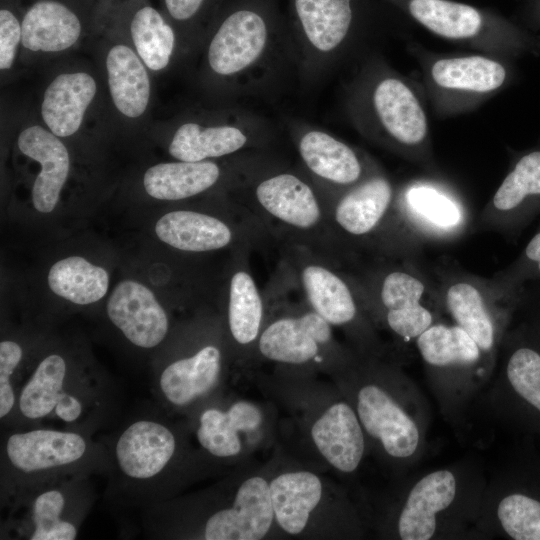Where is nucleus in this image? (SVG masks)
Here are the masks:
<instances>
[{
	"label": "nucleus",
	"mask_w": 540,
	"mask_h": 540,
	"mask_svg": "<svg viewBox=\"0 0 540 540\" xmlns=\"http://www.w3.org/2000/svg\"><path fill=\"white\" fill-rule=\"evenodd\" d=\"M354 407L368 446L397 471L422 456L430 410L417 385L382 357L359 355L334 375Z\"/></svg>",
	"instance_id": "nucleus-1"
},
{
	"label": "nucleus",
	"mask_w": 540,
	"mask_h": 540,
	"mask_svg": "<svg viewBox=\"0 0 540 540\" xmlns=\"http://www.w3.org/2000/svg\"><path fill=\"white\" fill-rule=\"evenodd\" d=\"M487 482L471 461L422 475L393 502L383 525L385 535L400 540L473 536Z\"/></svg>",
	"instance_id": "nucleus-2"
},
{
	"label": "nucleus",
	"mask_w": 540,
	"mask_h": 540,
	"mask_svg": "<svg viewBox=\"0 0 540 540\" xmlns=\"http://www.w3.org/2000/svg\"><path fill=\"white\" fill-rule=\"evenodd\" d=\"M242 185L244 208L269 236L347 262L333 235L325 197L309 175L261 165Z\"/></svg>",
	"instance_id": "nucleus-3"
},
{
	"label": "nucleus",
	"mask_w": 540,
	"mask_h": 540,
	"mask_svg": "<svg viewBox=\"0 0 540 540\" xmlns=\"http://www.w3.org/2000/svg\"><path fill=\"white\" fill-rule=\"evenodd\" d=\"M263 294L266 318L255 357L285 368L323 369L333 375L357 358L354 349L336 340L334 328L308 306L301 293L300 300L291 299L290 278L282 262Z\"/></svg>",
	"instance_id": "nucleus-4"
},
{
	"label": "nucleus",
	"mask_w": 540,
	"mask_h": 540,
	"mask_svg": "<svg viewBox=\"0 0 540 540\" xmlns=\"http://www.w3.org/2000/svg\"><path fill=\"white\" fill-rule=\"evenodd\" d=\"M289 40L277 0H230L209 37L206 65L215 78L245 88L265 79Z\"/></svg>",
	"instance_id": "nucleus-5"
},
{
	"label": "nucleus",
	"mask_w": 540,
	"mask_h": 540,
	"mask_svg": "<svg viewBox=\"0 0 540 540\" xmlns=\"http://www.w3.org/2000/svg\"><path fill=\"white\" fill-rule=\"evenodd\" d=\"M349 108L358 129L372 141L415 162L431 157L425 109L402 76L371 67L354 84Z\"/></svg>",
	"instance_id": "nucleus-6"
},
{
	"label": "nucleus",
	"mask_w": 540,
	"mask_h": 540,
	"mask_svg": "<svg viewBox=\"0 0 540 540\" xmlns=\"http://www.w3.org/2000/svg\"><path fill=\"white\" fill-rule=\"evenodd\" d=\"M288 267L308 306L333 328L341 329L362 356L382 357L383 348L357 283L343 264L307 247L283 243Z\"/></svg>",
	"instance_id": "nucleus-7"
},
{
	"label": "nucleus",
	"mask_w": 540,
	"mask_h": 540,
	"mask_svg": "<svg viewBox=\"0 0 540 540\" xmlns=\"http://www.w3.org/2000/svg\"><path fill=\"white\" fill-rule=\"evenodd\" d=\"M375 265L351 272L366 310L377 329L404 342L415 341L437 321L441 308L437 290L407 262L380 255Z\"/></svg>",
	"instance_id": "nucleus-8"
},
{
	"label": "nucleus",
	"mask_w": 540,
	"mask_h": 540,
	"mask_svg": "<svg viewBox=\"0 0 540 540\" xmlns=\"http://www.w3.org/2000/svg\"><path fill=\"white\" fill-rule=\"evenodd\" d=\"M415 345L443 413L457 419L494 369L476 342L454 323L437 320L416 338Z\"/></svg>",
	"instance_id": "nucleus-9"
},
{
	"label": "nucleus",
	"mask_w": 540,
	"mask_h": 540,
	"mask_svg": "<svg viewBox=\"0 0 540 540\" xmlns=\"http://www.w3.org/2000/svg\"><path fill=\"white\" fill-rule=\"evenodd\" d=\"M396 194L391 180L377 167L351 187L323 193L333 235L348 261L358 247L379 249L391 222Z\"/></svg>",
	"instance_id": "nucleus-10"
},
{
	"label": "nucleus",
	"mask_w": 540,
	"mask_h": 540,
	"mask_svg": "<svg viewBox=\"0 0 540 540\" xmlns=\"http://www.w3.org/2000/svg\"><path fill=\"white\" fill-rule=\"evenodd\" d=\"M438 286L441 308L476 342L495 370L507 320L503 285L496 278L451 271Z\"/></svg>",
	"instance_id": "nucleus-11"
},
{
	"label": "nucleus",
	"mask_w": 540,
	"mask_h": 540,
	"mask_svg": "<svg viewBox=\"0 0 540 540\" xmlns=\"http://www.w3.org/2000/svg\"><path fill=\"white\" fill-rule=\"evenodd\" d=\"M359 0H289L290 41L307 72L331 64L351 41L359 22Z\"/></svg>",
	"instance_id": "nucleus-12"
},
{
	"label": "nucleus",
	"mask_w": 540,
	"mask_h": 540,
	"mask_svg": "<svg viewBox=\"0 0 540 540\" xmlns=\"http://www.w3.org/2000/svg\"><path fill=\"white\" fill-rule=\"evenodd\" d=\"M424 78L436 111L452 115L494 95L506 82V67L488 54L437 56L424 64Z\"/></svg>",
	"instance_id": "nucleus-13"
},
{
	"label": "nucleus",
	"mask_w": 540,
	"mask_h": 540,
	"mask_svg": "<svg viewBox=\"0 0 540 540\" xmlns=\"http://www.w3.org/2000/svg\"><path fill=\"white\" fill-rule=\"evenodd\" d=\"M433 34L496 56L504 49L506 28L496 17L452 0H386Z\"/></svg>",
	"instance_id": "nucleus-14"
},
{
	"label": "nucleus",
	"mask_w": 540,
	"mask_h": 540,
	"mask_svg": "<svg viewBox=\"0 0 540 540\" xmlns=\"http://www.w3.org/2000/svg\"><path fill=\"white\" fill-rule=\"evenodd\" d=\"M158 238L184 252L205 253L231 246H262L268 232L257 220L235 225L214 215L193 210H175L164 214L155 225Z\"/></svg>",
	"instance_id": "nucleus-15"
},
{
	"label": "nucleus",
	"mask_w": 540,
	"mask_h": 540,
	"mask_svg": "<svg viewBox=\"0 0 540 540\" xmlns=\"http://www.w3.org/2000/svg\"><path fill=\"white\" fill-rule=\"evenodd\" d=\"M467 214L460 201L430 185H412L396 194L386 244L398 248L399 230H412L424 237L448 239L466 226Z\"/></svg>",
	"instance_id": "nucleus-16"
},
{
	"label": "nucleus",
	"mask_w": 540,
	"mask_h": 540,
	"mask_svg": "<svg viewBox=\"0 0 540 540\" xmlns=\"http://www.w3.org/2000/svg\"><path fill=\"white\" fill-rule=\"evenodd\" d=\"M295 145L307 174L323 193L351 187L376 168L359 150L318 128L299 129Z\"/></svg>",
	"instance_id": "nucleus-17"
},
{
	"label": "nucleus",
	"mask_w": 540,
	"mask_h": 540,
	"mask_svg": "<svg viewBox=\"0 0 540 540\" xmlns=\"http://www.w3.org/2000/svg\"><path fill=\"white\" fill-rule=\"evenodd\" d=\"M308 432L318 454L343 474L354 473L369 448L357 413L341 391L314 413Z\"/></svg>",
	"instance_id": "nucleus-18"
},
{
	"label": "nucleus",
	"mask_w": 540,
	"mask_h": 540,
	"mask_svg": "<svg viewBox=\"0 0 540 540\" xmlns=\"http://www.w3.org/2000/svg\"><path fill=\"white\" fill-rule=\"evenodd\" d=\"M270 480L262 475L247 477L232 501L212 513L203 526L205 540H259L275 523L270 497Z\"/></svg>",
	"instance_id": "nucleus-19"
},
{
	"label": "nucleus",
	"mask_w": 540,
	"mask_h": 540,
	"mask_svg": "<svg viewBox=\"0 0 540 540\" xmlns=\"http://www.w3.org/2000/svg\"><path fill=\"white\" fill-rule=\"evenodd\" d=\"M262 140L259 126L247 116L221 123L186 121L174 131L168 151L176 160L200 162L255 148Z\"/></svg>",
	"instance_id": "nucleus-20"
},
{
	"label": "nucleus",
	"mask_w": 540,
	"mask_h": 540,
	"mask_svg": "<svg viewBox=\"0 0 540 540\" xmlns=\"http://www.w3.org/2000/svg\"><path fill=\"white\" fill-rule=\"evenodd\" d=\"M250 251L251 248L236 251L227 291L228 333L237 350L243 352L244 359L255 357L266 318L264 294L249 266Z\"/></svg>",
	"instance_id": "nucleus-21"
},
{
	"label": "nucleus",
	"mask_w": 540,
	"mask_h": 540,
	"mask_svg": "<svg viewBox=\"0 0 540 540\" xmlns=\"http://www.w3.org/2000/svg\"><path fill=\"white\" fill-rule=\"evenodd\" d=\"M107 314L124 336L138 347H155L168 332L167 314L153 292L133 280L121 281L114 288L107 303Z\"/></svg>",
	"instance_id": "nucleus-22"
},
{
	"label": "nucleus",
	"mask_w": 540,
	"mask_h": 540,
	"mask_svg": "<svg viewBox=\"0 0 540 540\" xmlns=\"http://www.w3.org/2000/svg\"><path fill=\"white\" fill-rule=\"evenodd\" d=\"M261 407L249 400H236L227 408L202 411L196 430L201 447L217 458H235L245 449L244 440L261 436L265 424Z\"/></svg>",
	"instance_id": "nucleus-23"
},
{
	"label": "nucleus",
	"mask_w": 540,
	"mask_h": 540,
	"mask_svg": "<svg viewBox=\"0 0 540 540\" xmlns=\"http://www.w3.org/2000/svg\"><path fill=\"white\" fill-rule=\"evenodd\" d=\"M176 438L164 424L138 420L119 436L115 454L122 473L136 480H147L161 473L176 452Z\"/></svg>",
	"instance_id": "nucleus-24"
},
{
	"label": "nucleus",
	"mask_w": 540,
	"mask_h": 540,
	"mask_svg": "<svg viewBox=\"0 0 540 540\" xmlns=\"http://www.w3.org/2000/svg\"><path fill=\"white\" fill-rule=\"evenodd\" d=\"M86 449V441L81 435L53 429L14 433L8 438L5 448L10 464L24 473L76 463Z\"/></svg>",
	"instance_id": "nucleus-25"
},
{
	"label": "nucleus",
	"mask_w": 540,
	"mask_h": 540,
	"mask_svg": "<svg viewBox=\"0 0 540 540\" xmlns=\"http://www.w3.org/2000/svg\"><path fill=\"white\" fill-rule=\"evenodd\" d=\"M17 145L24 155L41 166L32 189L35 209L42 213L53 211L69 175L67 147L58 136L41 125L24 128L18 136Z\"/></svg>",
	"instance_id": "nucleus-26"
},
{
	"label": "nucleus",
	"mask_w": 540,
	"mask_h": 540,
	"mask_svg": "<svg viewBox=\"0 0 540 540\" xmlns=\"http://www.w3.org/2000/svg\"><path fill=\"white\" fill-rule=\"evenodd\" d=\"M269 484L276 525L287 535H302L325 499L323 480L308 470H290Z\"/></svg>",
	"instance_id": "nucleus-27"
},
{
	"label": "nucleus",
	"mask_w": 540,
	"mask_h": 540,
	"mask_svg": "<svg viewBox=\"0 0 540 540\" xmlns=\"http://www.w3.org/2000/svg\"><path fill=\"white\" fill-rule=\"evenodd\" d=\"M96 92L97 83L87 72L57 75L43 94L41 117L44 124L59 138L72 136L80 129Z\"/></svg>",
	"instance_id": "nucleus-28"
},
{
	"label": "nucleus",
	"mask_w": 540,
	"mask_h": 540,
	"mask_svg": "<svg viewBox=\"0 0 540 540\" xmlns=\"http://www.w3.org/2000/svg\"><path fill=\"white\" fill-rule=\"evenodd\" d=\"M223 354L210 343L170 363L161 373L160 389L168 402L185 407L211 392L220 381Z\"/></svg>",
	"instance_id": "nucleus-29"
},
{
	"label": "nucleus",
	"mask_w": 540,
	"mask_h": 540,
	"mask_svg": "<svg viewBox=\"0 0 540 540\" xmlns=\"http://www.w3.org/2000/svg\"><path fill=\"white\" fill-rule=\"evenodd\" d=\"M22 46L31 52L59 53L70 49L81 37L79 17L55 0L32 4L21 22Z\"/></svg>",
	"instance_id": "nucleus-30"
},
{
	"label": "nucleus",
	"mask_w": 540,
	"mask_h": 540,
	"mask_svg": "<svg viewBox=\"0 0 540 540\" xmlns=\"http://www.w3.org/2000/svg\"><path fill=\"white\" fill-rule=\"evenodd\" d=\"M109 93L117 111L124 117H141L150 102L151 84L146 65L128 45H113L106 55Z\"/></svg>",
	"instance_id": "nucleus-31"
},
{
	"label": "nucleus",
	"mask_w": 540,
	"mask_h": 540,
	"mask_svg": "<svg viewBox=\"0 0 540 540\" xmlns=\"http://www.w3.org/2000/svg\"><path fill=\"white\" fill-rule=\"evenodd\" d=\"M489 381L484 397L488 410L516 398L540 414V352L536 349L519 346L510 350Z\"/></svg>",
	"instance_id": "nucleus-32"
},
{
	"label": "nucleus",
	"mask_w": 540,
	"mask_h": 540,
	"mask_svg": "<svg viewBox=\"0 0 540 540\" xmlns=\"http://www.w3.org/2000/svg\"><path fill=\"white\" fill-rule=\"evenodd\" d=\"M222 177L212 160L165 162L151 166L143 177L145 191L159 200H183L214 187Z\"/></svg>",
	"instance_id": "nucleus-33"
},
{
	"label": "nucleus",
	"mask_w": 540,
	"mask_h": 540,
	"mask_svg": "<svg viewBox=\"0 0 540 540\" xmlns=\"http://www.w3.org/2000/svg\"><path fill=\"white\" fill-rule=\"evenodd\" d=\"M537 195H540V151L520 158L485 206L480 221L485 226L496 228L528 197Z\"/></svg>",
	"instance_id": "nucleus-34"
},
{
	"label": "nucleus",
	"mask_w": 540,
	"mask_h": 540,
	"mask_svg": "<svg viewBox=\"0 0 540 540\" xmlns=\"http://www.w3.org/2000/svg\"><path fill=\"white\" fill-rule=\"evenodd\" d=\"M50 289L58 296L79 305L103 298L109 285L105 269L79 256L59 260L48 274Z\"/></svg>",
	"instance_id": "nucleus-35"
},
{
	"label": "nucleus",
	"mask_w": 540,
	"mask_h": 540,
	"mask_svg": "<svg viewBox=\"0 0 540 540\" xmlns=\"http://www.w3.org/2000/svg\"><path fill=\"white\" fill-rule=\"evenodd\" d=\"M67 365L63 357L51 354L37 366L22 388L18 406L28 419H41L50 415L65 397Z\"/></svg>",
	"instance_id": "nucleus-36"
},
{
	"label": "nucleus",
	"mask_w": 540,
	"mask_h": 540,
	"mask_svg": "<svg viewBox=\"0 0 540 540\" xmlns=\"http://www.w3.org/2000/svg\"><path fill=\"white\" fill-rule=\"evenodd\" d=\"M130 34L135 51L149 70L161 71L168 67L176 35L156 9L151 6L138 9L130 24Z\"/></svg>",
	"instance_id": "nucleus-37"
},
{
	"label": "nucleus",
	"mask_w": 540,
	"mask_h": 540,
	"mask_svg": "<svg viewBox=\"0 0 540 540\" xmlns=\"http://www.w3.org/2000/svg\"><path fill=\"white\" fill-rule=\"evenodd\" d=\"M65 497L56 489L46 490L33 504L34 529L31 540H73L77 537L76 526L61 518Z\"/></svg>",
	"instance_id": "nucleus-38"
},
{
	"label": "nucleus",
	"mask_w": 540,
	"mask_h": 540,
	"mask_svg": "<svg viewBox=\"0 0 540 540\" xmlns=\"http://www.w3.org/2000/svg\"><path fill=\"white\" fill-rule=\"evenodd\" d=\"M22 358V349L14 341L0 343V417H6L15 403L11 377Z\"/></svg>",
	"instance_id": "nucleus-39"
},
{
	"label": "nucleus",
	"mask_w": 540,
	"mask_h": 540,
	"mask_svg": "<svg viewBox=\"0 0 540 540\" xmlns=\"http://www.w3.org/2000/svg\"><path fill=\"white\" fill-rule=\"evenodd\" d=\"M19 44H22V28L17 17L8 9L0 10V69L12 68Z\"/></svg>",
	"instance_id": "nucleus-40"
},
{
	"label": "nucleus",
	"mask_w": 540,
	"mask_h": 540,
	"mask_svg": "<svg viewBox=\"0 0 540 540\" xmlns=\"http://www.w3.org/2000/svg\"><path fill=\"white\" fill-rule=\"evenodd\" d=\"M210 0H164L168 14L179 23H190L205 11Z\"/></svg>",
	"instance_id": "nucleus-41"
},
{
	"label": "nucleus",
	"mask_w": 540,
	"mask_h": 540,
	"mask_svg": "<svg viewBox=\"0 0 540 540\" xmlns=\"http://www.w3.org/2000/svg\"><path fill=\"white\" fill-rule=\"evenodd\" d=\"M525 256L528 260L535 262L540 271V232L537 233L527 244Z\"/></svg>",
	"instance_id": "nucleus-42"
}]
</instances>
